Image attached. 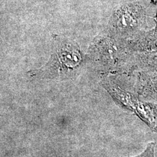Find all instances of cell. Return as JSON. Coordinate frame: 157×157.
I'll return each instance as SVG.
<instances>
[{"label": "cell", "instance_id": "4", "mask_svg": "<svg viewBox=\"0 0 157 157\" xmlns=\"http://www.w3.org/2000/svg\"><path fill=\"white\" fill-rule=\"evenodd\" d=\"M135 90L144 98L157 101V72L140 73L135 85Z\"/></svg>", "mask_w": 157, "mask_h": 157}, {"label": "cell", "instance_id": "1", "mask_svg": "<svg viewBox=\"0 0 157 157\" xmlns=\"http://www.w3.org/2000/svg\"><path fill=\"white\" fill-rule=\"evenodd\" d=\"M104 86L117 104L133 112L157 133V104L141 101L134 94L122 89L112 82L107 80Z\"/></svg>", "mask_w": 157, "mask_h": 157}, {"label": "cell", "instance_id": "2", "mask_svg": "<svg viewBox=\"0 0 157 157\" xmlns=\"http://www.w3.org/2000/svg\"><path fill=\"white\" fill-rule=\"evenodd\" d=\"M145 19V11L140 5L126 4L115 12L112 17V28L120 37L128 38L139 32Z\"/></svg>", "mask_w": 157, "mask_h": 157}, {"label": "cell", "instance_id": "6", "mask_svg": "<svg viewBox=\"0 0 157 157\" xmlns=\"http://www.w3.org/2000/svg\"><path fill=\"white\" fill-rule=\"evenodd\" d=\"M152 1H153L154 3H156V4H157V0H152Z\"/></svg>", "mask_w": 157, "mask_h": 157}, {"label": "cell", "instance_id": "3", "mask_svg": "<svg viewBox=\"0 0 157 157\" xmlns=\"http://www.w3.org/2000/svg\"><path fill=\"white\" fill-rule=\"evenodd\" d=\"M134 44L130 46L139 53L141 60L157 70V28L141 36Z\"/></svg>", "mask_w": 157, "mask_h": 157}, {"label": "cell", "instance_id": "5", "mask_svg": "<svg viewBox=\"0 0 157 157\" xmlns=\"http://www.w3.org/2000/svg\"><path fill=\"white\" fill-rule=\"evenodd\" d=\"M155 147V142L149 143L147 144L145 150L141 154L135 156V157H155V155H154Z\"/></svg>", "mask_w": 157, "mask_h": 157}]
</instances>
